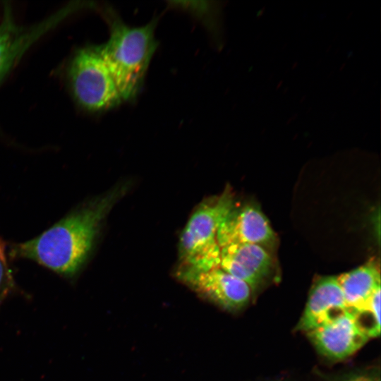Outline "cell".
<instances>
[{
    "label": "cell",
    "instance_id": "obj_2",
    "mask_svg": "<svg viewBox=\"0 0 381 381\" xmlns=\"http://www.w3.org/2000/svg\"><path fill=\"white\" fill-rule=\"evenodd\" d=\"M107 17L110 28L108 40L97 45L123 101L138 95L151 59L158 46L155 36L157 19L133 28L126 25L113 11Z\"/></svg>",
    "mask_w": 381,
    "mask_h": 381
},
{
    "label": "cell",
    "instance_id": "obj_10",
    "mask_svg": "<svg viewBox=\"0 0 381 381\" xmlns=\"http://www.w3.org/2000/svg\"><path fill=\"white\" fill-rule=\"evenodd\" d=\"M348 310L337 277H322L314 282L296 327L308 332Z\"/></svg>",
    "mask_w": 381,
    "mask_h": 381
},
{
    "label": "cell",
    "instance_id": "obj_11",
    "mask_svg": "<svg viewBox=\"0 0 381 381\" xmlns=\"http://www.w3.org/2000/svg\"><path fill=\"white\" fill-rule=\"evenodd\" d=\"M337 279L350 311L360 308L380 287V272L375 261L342 273Z\"/></svg>",
    "mask_w": 381,
    "mask_h": 381
},
{
    "label": "cell",
    "instance_id": "obj_3",
    "mask_svg": "<svg viewBox=\"0 0 381 381\" xmlns=\"http://www.w3.org/2000/svg\"><path fill=\"white\" fill-rule=\"evenodd\" d=\"M234 206V193L229 187L220 195L208 198L199 204L180 236L181 267L207 271L219 267L220 247L217 242V231Z\"/></svg>",
    "mask_w": 381,
    "mask_h": 381
},
{
    "label": "cell",
    "instance_id": "obj_7",
    "mask_svg": "<svg viewBox=\"0 0 381 381\" xmlns=\"http://www.w3.org/2000/svg\"><path fill=\"white\" fill-rule=\"evenodd\" d=\"M221 248L235 244H257L264 247L274 243L276 236L271 224L254 203L236 205L221 223L217 231Z\"/></svg>",
    "mask_w": 381,
    "mask_h": 381
},
{
    "label": "cell",
    "instance_id": "obj_13",
    "mask_svg": "<svg viewBox=\"0 0 381 381\" xmlns=\"http://www.w3.org/2000/svg\"><path fill=\"white\" fill-rule=\"evenodd\" d=\"M13 285V279L8 266L3 245L0 241V303L8 296Z\"/></svg>",
    "mask_w": 381,
    "mask_h": 381
},
{
    "label": "cell",
    "instance_id": "obj_8",
    "mask_svg": "<svg viewBox=\"0 0 381 381\" xmlns=\"http://www.w3.org/2000/svg\"><path fill=\"white\" fill-rule=\"evenodd\" d=\"M307 332L317 349L334 360L352 355L369 339L350 310Z\"/></svg>",
    "mask_w": 381,
    "mask_h": 381
},
{
    "label": "cell",
    "instance_id": "obj_9",
    "mask_svg": "<svg viewBox=\"0 0 381 381\" xmlns=\"http://www.w3.org/2000/svg\"><path fill=\"white\" fill-rule=\"evenodd\" d=\"M273 259L257 244H235L220 248L219 267L255 289L272 271Z\"/></svg>",
    "mask_w": 381,
    "mask_h": 381
},
{
    "label": "cell",
    "instance_id": "obj_4",
    "mask_svg": "<svg viewBox=\"0 0 381 381\" xmlns=\"http://www.w3.org/2000/svg\"><path fill=\"white\" fill-rule=\"evenodd\" d=\"M68 73L73 96L83 109L102 111L123 102L97 45L77 50L71 59Z\"/></svg>",
    "mask_w": 381,
    "mask_h": 381
},
{
    "label": "cell",
    "instance_id": "obj_14",
    "mask_svg": "<svg viewBox=\"0 0 381 381\" xmlns=\"http://www.w3.org/2000/svg\"><path fill=\"white\" fill-rule=\"evenodd\" d=\"M349 381H373L369 378H365V377H357V378H355V379H352Z\"/></svg>",
    "mask_w": 381,
    "mask_h": 381
},
{
    "label": "cell",
    "instance_id": "obj_12",
    "mask_svg": "<svg viewBox=\"0 0 381 381\" xmlns=\"http://www.w3.org/2000/svg\"><path fill=\"white\" fill-rule=\"evenodd\" d=\"M360 328L370 337L380 333V287L358 309L351 311Z\"/></svg>",
    "mask_w": 381,
    "mask_h": 381
},
{
    "label": "cell",
    "instance_id": "obj_1",
    "mask_svg": "<svg viewBox=\"0 0 381 381\" xmlns=\"http://www.w3.org/2000/svg\"><path fill=\"white\" fill-rule=\"evenodd\" d=\"M123 190L110 192L74 209L52 226L27 241L13 244V257L35 261L66 277H74L86 262L101 224Z\"/></svg>",
    "mask_w": 381,
    "mask_h": 381
},
{
    "label": "cell",
    "instance_id": "obj_6",
    "mask_svg": "<svg viewBox=\"0 0 381 381\" xmlns=\"http://www.w3.org/2000/svg\"><path fill=\"white\" fill-rule=\"evenodd\" d=\"M177 277L201 295L229 310H237L250 300V286L222 268L195 271L179 267Z\"/></svg>",
    "mask_w": 381,
    "mask_h": 381
},
{
    "label": "cell",
    "instance_id": "obj_5",
    "mask_svg": "<svg viewBox=\"0 0 381 381\" xmlns=\"http://www.w3.org/2000/svg\"><path fill=\"white\" fill-rule=\"evenodd\" d=\"M81 9L79 1L70 2L41 22L23 26L15 22L10 7L5 6L0 23V83L32 44Z\"/></svg>",
    "mask_w": 381,
    "mask_h": 381
}]
</instances>
